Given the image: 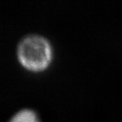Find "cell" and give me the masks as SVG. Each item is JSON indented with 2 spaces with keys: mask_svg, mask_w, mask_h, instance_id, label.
I'll return each instance as SVG.
<instances>
[{
  "mask_svg": "<svg viewBox=\"0 0 122 122\" xmlns=\"http://www.w3.org/2000/svg\"><path fill=\"white\" fill-rule=\"evenodd\" d=\"M18 57L26 69L43 71L48 67L52 60V48L45 38L37 35L29 36L19 44Z\"/></svg>",
  "mask_w": 122,
  "mask_h": 122,
  "instance_id": "6da1fadb",
  "label": "cell"
},
{
  "mask_svg": "<svg viewBox=\"0 0 122 122\" xmlns=\"http://www.w3.org/2000/svg\"><path fill=\"white\" fill-rule=\"evenodd\" d=\"M10 122H40L36 113L30 109H23L14 115Z\"/></svg>",
  "mask_w": 122,
  "mask_h": 122,
  "instance_id": "7a4b0ae2",
  "label": "cell"
}]
</instances>
